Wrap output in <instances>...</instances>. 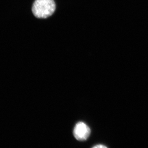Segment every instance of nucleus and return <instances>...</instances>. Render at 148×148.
I'll return each instance as SVG.
<instances>
[{
    "label": "nucleus",
    "instance_id": "nucleus-2",
    "mask_svg": "<svg viewBox=\"0 0 148 148\" xmlns=\"http://www.w3.org/2000/svg\"><path fill=\"white\" fill-rule=\"evenodd\" d=\"M90 134V128L83 122L77 123L74 127V136L78 141H83L87 140Z\"/></svg>",
    "mask_w": 148,
    "mask_h": 148
},
{
    "label": "nucleus",
    "instance_id": "nucleus-3",
    "mask_svg": "<svg viewBox=\"0 0 148 148\" xmlns=\"http://www.w3.org/2000/svg\"><path fill=\"white\" fill-rule=\"evenodd\" d=\"M94 148H107L106 146L103 145H99L95 146L93 147Z\"/></svg>",
    "mask_w": 148,
    "mask_h": 148
},
{
    "label": "nucleus",
    "instance_id": "nucleus-1",
    "mask_svg": "<svg viewBox=\"0 0 148 148\" xmlns=\"http://www.w3.org/2000/svg\"><path fill=\"white\" fill-rule=\"evenodd\" d=\"M55 9V3L53 0H36L32 10L37 18H46L51 16Z\"/></svg>",
    "mask_w": 148,
    "mask_h": 148
}]
</instances>
